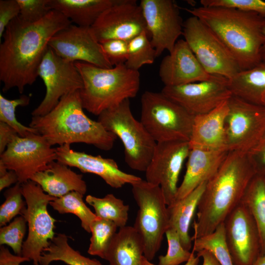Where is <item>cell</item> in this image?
<instances>
[{"mask_svg":"<svg viewBox=\"0 0 265 265\" xmlns=\"http://www.w3.org/2000/svg\"><path fill=\"white\" fill-rule=\"evenodd\" d=\"M144 251L140 235L133 227L125 226L115 235L103 259L109 265H142Z\"/></svg>","mask_w":265,"mask_h":265,"instance_id":"d4e9b609","label":"cell"},{"mask_svg":"<svg viewBox=\"0 0 265 265\" xmlns=\"http://www.w3.org/2000/svg\"><path fill=\"white\" fill-rule=\"evenodd\" d=\"M27 222L23 215L17 216L8 224L0 227V245L10 247L15 255L21 256Z\"/></svg>","mask_w":265,"mask_h":265,"instance_id":"74e56055","label":"cell"},{"mask_svg":"<svg viewBox=\"0 0 265 265\" xmlns=\"http://www.w3.org/2000/svg\"><path fill=\"white\" fill-rule=\"evenodd\" d=\"M20 6L19 16L24 21L34 23L46 16L52 10L49 0H17Z\"/></svg>","mask_w":265,"mask_h":265,"instance_id":"60d3db41","label":"cell"},{"mask_svg":"<svg viewBox=\"0 0 265 265\" xmlns=\"http://www.w3.org/2000/svg\"><path fill=\"white\" fill-rule=\"evenodd\" d=\"M161 92L194 116L212 111L232 95L228 79L217 75L202 81L164 86Z\"/></svg>","mask_w":265,"mask_h":265,"instance_id":"9a60e30c","label":"cell"},{"mask_svg":"<svg viewBox=\"0 0 265 265\" xmlns=\"http://www.w3.org/2000/svg\"><path fill=\"white\" fill-rule=\"evenodd\" d=\"M225 238L234 265H253L261 256L256 223L247 208L237 206L224 222Z\"/></svg>","mask_w":265,"mask_h":265,"instance_id":"e0dca14e","label":"cell"},{"mask_svg":"<svg viewBox=\"0 0 265 265\" xmlns=\"http://www.w3.org/2000/svg\"><path fill=\"white\" fill-rule=\"evenodd\" d=\"M200 3L203 6L232 8L265 17V1L262 0H201Z\"/></svg>","mask_w":265,"mask_h":265,"instance_id":"ab89813d","label":"cell"},{"mask_svg":"<svg viewBox=\"0 0 265 265\" xmlns=\"http://www.w3.org/2000/svg\"><path fill=\"white\" fill-rule=\"evenodd\" d=\"M83 195L79 192L72 191L56 198L50 205L59 213H72L76 215L80 221L81 227L90 233L91 225L98 217L84 203Z\"/></svg>","mask_w":265,"mask_h":265,"instance_id":"1f68e13d","label":"cell"},{"mask_svg":"<svg viewBox=\"0 0 265 265\" xmlns=\"http://www.w3.org/2000/svg\"><path fill=\"white\" fill-rule=\"evenodd\" d=\"M83 82L79 91L83 109L99 115L135 97L139 89V71L128 68L125 63L111 68L99 67L84 62H75Z\"/></svg>","mask_w":265,"mask_h":265,"instance_id":"5b68a950","label":"cell"},{"mask_svg":"<svg viewBox=\"0 0 265 265\" xmlns=\"http://www.w3.org/2000/svg\"><path fill=\"white\" fill-rule=\"evenodd\" d=\"M18 182V178L16 172L13 170H7L4 173L0 175V191Z\"/></svg>","mask_w":265,"mask_h":265,"instance_id":"7dc6e473","label":"cell"},{"mask_svg":"<svg viewBox=\"0 0 265 265\" xmlns=\"http://www.w3.org/2000/svg\"><path fill=\"white\" fill-rule=\"evenodd\" d=\"M263 105L265 106V96L264 97L263 100Z\"/></svg>","mask_w":265,"mask_h":265,"instance_id":"f5cc1de1","label":"cell"},{"mask_svg":"<svg viewBox=\"0 0 265 265\" xmlns=\"http://www.w3.org/2000/svg\"><path fill=\"white\" fill-rule=\"evenodd\" d=\"M264 177H265V176H264Z\"/></svg>","mask_w":265,"mask_h":265,"instance_id":"db71d44e","label":"cell"},{"mask_svg":"<svg viewBox=\"0 0 265 265\" xmlns=\"http://www.w3.org/2000/svg\"><path fill=\"white\" fill-rule=\"evenodd\" d=\"M168 243V249L165 255L159 257L158 265H179L187 262L192 252L186 250L183 246L177 231L169 228L165 233Z\"/></svg>","mask_w":265,"mask_h":265,"instance_id":"f35d334b","label":"cell"},{"mask_svg":"<svg viewBox=\"0 0 265 265\" xmlns=\"http://www.w3.org/2000/svg\"><path fill=\"white\" fill-rule=\"evenodd\" d=\"M139 5L157 57L165 50L170 53L183 34L179 7L173 0H141Z\"/></svg>","mask_w":265,"mask_h":265,"instance_id":"2e32d148","label":"cell"},{"mask_svg":"<svg viewBox=\"0 0 265 265\" xmlns=\"http://www.w3.org/2000/svg\"><path fill=\"white\" fill-rule=\"evenodd\" d=\"M190 150L189 141L157 143L145 172L146 181L160 187L167 206L175 201L179 177Z\"/></svg>","mask_w":265,"mask_h":265,"instance_id":"5bb4252c","label":"cell"},{"mask_svg":"<svg viewBox=\"0 0 265 265\" xmlns=\"http://www.w3.org/2000/svg\"><path fill=\"white\" fill-rule=\"evenodd\" d=\"M228 153L227 150L190 148L186 173L178 187L175 201L184 198L202 183L209 181L217 172Z\"/></svg>","mask_w":265,"mask_h":265,"instance_id":"7402d4cb","label":"cell"},{"mask_svg":"<svg viewBox=\"0 0 265 265\" xmlns=\"http://www.w3.org/2000/svg\"><path fill=\"white\" fill-rule=\"evenodd\" d=\"M106 130L122 141L125 161L132 169L145 172L152 158L157 142L142 123L134 118L130 99L105 110L97 120Z\"/></svg>","mask_w":265,"mask_h":265,"instance_id":"8992f818","label":"cell"},{"mask_svg":"<svg viewBox=\"0 0 265 265\" xmlns=\"http://www.w3.org/2000/svg\"><path fill=\"white\" fill-rule=\"evenodd\" d=\"M20 6L17 0H0V38L9 24L19 16Z\"/></svg>","mask_w":265,"mask_h":265,"instance_id":"7bdbcfd3","label":"cell"},{"mask_svg":"<svg viewBox=\"0 0 265 265\" xmlns=\"http://www.w3.org/2000/svg\"><path fill=\"white\" fill-rule=\"evenodd\" d=\"M228 100L208 113L194 116L189 141L190 148L228 151L225 130Z\"/></svg>","mask_w":265,"mask_h":265,"instance_id":"603a6c76","label":"cell"},{"mask_svg":"<svg viewBox=\"0 0 265 265\" xmlns=\"http://www.w3.org/2000/svg\"><path fill=\"white\" fill-rule=\"evenodd\" d=\"M79 91L63 97L46 114L32 116L29 127L52 146L83 143L104 151L111 150L117 136L85 114Z\"/></svg>","mask_w":265,"mask_h":265,"instance_id":"277c9868","label":"cell"},{"mask_svg":"<svg viewBox=\"0 0 265 265\" xmlns=\"http://www.w3.org/2000/svg\"><path fill=\"white\" fill-rule=\"evenodd\" d=\"M233 95L249 102L263 105L265 96V60L254 67L237 73L228 80Z\"/></svg>","mask_w":265,"mask_h":265,"instance_id":"83f0119b","label":"cell"},{"mask_svg":"<svg viewBox=\"0 0 265 265\" xmlns=\"http://www.w3.org/2000/svg\"><path fill=\"white\" fill-rule=\"evenodd\" d=\"M118 0H49L52 10L61 13L72 23L91 27L102 13Z\"/></svg>","mask_w":265,"mask_h":265,"instance_id":"4316f807","label":"cell"},{"mask_svg":"<svg viewBox=\"0 0 265 265\" xmlns=\"http://www.w3.org/2000/svg\"><path fill=\"white\" fill-rule=\"evenodd\" d=\"M56 153L57 161L70 167H76L83 173L95 174L114 188H121L126 184L132 185L142 180L121 170L113 159L76 151L69 144L58 146Z\"/></svg>","mask_w":265,"mask_h":265,"instance_id":"ffe728a7","label":"cell"},{"mask_svg":"<svg viewBox=\"0 0 265 265\" xmlns=\"http://www.w3.org/2000/svg\"><path fill=\"white\" fill-rule=\"evenodd\" d=\"M22 190L26 205L22 215L27 222L28 234L21 256L31 261L33 265H40L42 253L55 236L56 220L50 214L47 207L56 198L31 180L22 184Z\"/></svg>","mask_w":265,"mask_h":265,"instance_id":"9c48e42d","label":"cell"},{"mask_svg":"<svg viewBox=\"0 0 265 265\" xmlns=\"http://www.w3.org/2000/svg\"><path fill=\"white\" fill-rule=\"evenodd\" d=\"M101 44L106 56L113 67L126 62L128 52V41L111 39Z\"/></svg>","mask_w":265,"mask_h":265,"instance_id":"b9f144b4","label":"cell"},{"mask_svg":"<svg viewBox=\"0 0 265 265\" xmlns=\"http://www.w3.org/2000/svg\"><path fill=\"white\" fill-rule=\"evenodd\" d=\"M197 255L203 259L202 265H220L213 255L206 250L197 252Z\"/></svg>","mask_w":265,"mask_h":265,"instance_id":"c3c4849f","label":"cell"},{"mask_svg":"<svg viewBox=\"0 0 265 265\" xmlns=\"http://www.w3.org/2000/svg\"><path fill=\"white\" fill-rule=\"evenodd\" d=\"M159 78L164 86H173L210 79L185 40L177 41L173 50L161 60Z\"/></svg>","mask_w":265,"mask_h":265,"instance_id":"44dd1931","label":"cell"},{"mask_svg":"<svg viewBox=\"0 0 265 265\" xmlns=\"http://www.w3.org/2000/svg\"><path fill=\"white\" fill-rule=\"evenodd\" d=\"M140 122L157 142L189 141L194 116L161 92L146 91L141 98Z\"/></svg>","mask_w":265,"mask_h":265,"instance_id":"52a82bcc","label":"cell"},{"mask_svg":"<svg viewBox=\"0 0 265 265\" xmlns=\"http://www.w3.org/2000/svg\"><path fill=\"white\" fill-rule=\"evenodd\" d=\"M228 105L225 121L227 150L248 153L265 132V106L233 95Z\"/></svg>","mask_w":265,"mask_h":265,"instance_id":"8fae6325","label":"cell"},{"mask_svg":"<svg viewBox=\"0 0 265 265\" xmlns=\"http://www.w3.org/2000/svg\"><path fill=\"white\" fill-rule=\"evenodd\" d=\"M248 154L257 174L265 176V132L257 144Z\"/></svg>","mask_w":265,"mask_h":265,"instance_id":"ee69618b","label":"cell"},{"mask_svg":"<svg viewBox=\"0 0 265 265\" xmlns=\"http://www.w3.org/2000/svg\"><path fill=\"white\" fill-rule=\"evenodd\" d=\"M29 102L30 97L26 95L16 99L9 100L0 94V122L12 127L21 137H27L38 133L35 129L20 123L16 117V108L19 106H26Z\"/></svg>","mask_w":265,"mask_h":265,"instance_id":"d590c367","label":"cell"},{"mask_svg":"<svg viewBox=\"0 0 265 265\" xmlns=\"http://www.w3.org/2000/svg\"><path fill=\"white\" fill-rule=\"evenodd\" d=\"M85 201L94 208L98 217L112 221L119 228L126 226L129 206L113 194H107L103 198L88 195Z\"/></svg>","mask_w":265,"mask_h":265,"instance_id":"4dcf8cb0","label":"cell"},{"mask_svg":"<svg viewBox=\"0 0 265 265\" xmlns=\"http://www.w3.org/2000/svg\"><path fill=\"white\" fill-rule=\"evenodd\" d=\"M207 182H204L184 198L167 206L169 228L178 233L183 247L189 251L192 239L189 229Z\"/></svg>","mask_w":265,"mask_h":265,"instance_id":"484cf974","label":"cell"},{"mask_svg":"<svg viewBox=\"0 0 265 265\" xmlns=\"http://www.w3.org/2000/svg\"><path fill=\"white\" fill-rule=\"evenodd\" d=\"M200 257L194 254V252L192 251L191 257L189 260L186 262L185 265H198ZM142 265H156L148 261L146 258L143 257L142 259Z\"/></svg>","mask_w":265,"mask_h":265,"instance_id":"681fc988","label":"cell"},{"mask_svg":"<svg viewBox=\"0 0 265 265\" xmlns=\"http://www.w3.org/2000/svg\"><path fill=\"white\" fill-rule=\"evenodd\" d=\"M0 155V161L8 170L16 172L21 184L47 169L57 158L56 148L38 133L16 136Z\"/></svg>","mask_w":265,"mask_h":265,"instance_id":"4fadbf2b","label":"cell"},{"mask_svg":"<svg viewBox=\"0 0 265 265\" xmlns=\"http://www.w3.org/2000/svg\"><path fill=\"white\" fill-rule=\"evenodd\" d=\"M263 33L265 37V22H264V25L263 26ZM261 55L262 60H265V42L261 49Z\"/></svg>","mask_w":265,"mask_h":265,"instance_id":"f907efd6","label":"cell"},{"mask_svg":"<svg viewBox=\"0 0 265 265\" xmlns=\"http://www.w3.org/2000/svg\"><path fill=\"white\" fill-rule=\"evenodd\" d=\"M253 265H265V254L261 255Z\"/></svg>","mask_w":265,"mask_h":265,"instance_id":"816d5d0a","label":"cell"},{"mask_svg":"<svg viewBox=\"0 0 265 265\" xmlns=\"http://www.w3.org/2000/svg\"><path fill=\"white\" fill-rule=\"evenodd\" d=\"M132 186L138 207L133 227L142 238L144 257L151 261L160 249L163 235L169 228L167 206L159 186L142 179Z\"/></svg>","mask_w":265,"mask_h":265,"instance_id":"ba28073f","label":"cell"},{"mask_svg":"<svg viewBox=\"0 0 265 265\" xmlns=\"http://www.w3.org/2000/svg\"><path fill=\"white\" fill-rule=\"evenodd\" d=\"M91 29L100 43L111 39L129 42L143 32L148 33L142 9L135 0H118L102 13Z\"/></svg>","mask_w":265,"mask_h":265,"instance_id":"ac0fdd59","label":"cell"},{"mask_svg":"<svg viewBox=\"0 0 265 265\" xmlns=\"http://www.w3.org/2000/svg\"><path fill=\"white\" fill-rule=\"evenodd\" d=\"M30 180L38 184L45 193L55 198L72 191L84 195L87 191L82 175L57 160L52 162L45 170L35 174Z\"/></svg>","mask_w":265,"mask_h":265,"instance_id":"cb8c5ba5","label":"cell"},{"mask_svg":"<svg viewBox=\"0 0 265 265\" xmlns=\"http://www.w3.org/2000/svg\"><path fill=\"white\" fill-rule=\"evenodd\" d=\"M17 135H19L14 129L0 122V155L4 152L8 144Z\"/></svg>","mask_w":265,"mask_h":265,"instance_id":"f6af8a7d","label":"cell"},{"mask_svg":"<svg viewBox=\"0 0 265 265\" xmlns=\"http://www.w3.org/2000/svg\"><path fill=\"white\" fill-rule=\"evenodd\" d=\"M248 210L257 225L261 245V255L265 254V178L256 174L249 183L241 201Z\"/></svg>","mask_w":265,"mask_h":265,"instance_id":"f1b7e54d","label":"cell"},{"mask_svg":"<svg viewBox=\"0 0 265 265\" xmlns=\"http://www.w3.org/2000/svg\"><path fill=\"white\" fill-rule=\"evenodd\" d=\"M38 75L44 83L46 94L41 103L32 111V116L46 114L63 97L83 87L81 77L75 63L61 58L49 47L40 64Z\"/></svg>","mask_w":265,"mask_h":265,"instance_id":"7c38bea8","label":"cell"},{"mask_svg":"<svg viewBox=\"0 0 265 265\" xmlns=\"http://www.w3.org/2000/svg\"><path fill=\"white\" fill-rule=\"evenodd\" d=\"M72 24L61 13L52 10L43 18L29 23L19 16L7 26L0 45V80L2 90L12 88L23 93L38 77L40 64L51 38Z\"/></svg>","mask_w":265,"mask_h":265,"instance_id":"6da1fadb","label":"cell"},{"mask_svg":"<svg viewBox=\"0 0 265 265\" xmlns=\"http://www.w3.org/2000/svg\"><path fill=\"white\" fill-rule=\"evenodd\" d=\"M257 174L248 153L230 151L216 174L207 182L198 203L192 240L213 232L241 202Z\"/></svg>","mask_w":265,"mask_h":265,"instance_id":"7a4b0ae2","label":"cell"},{"mask_svg":"<svg viewBox=\"0 0 265 265\" xmlns=\"http://www.w3.org/2000/svg\"><path fill=\"white\" fill-rule=\"evenodd\" d=\"M183 35L200 64L210 75L230 80L241 71L224 45L196 17H190L184 22Z\"/></svg>","mask_w":265,"mask_h":265,"instance_id":"30bf717a","label":"cell"},{"mask_svg":"<svg viewBox=\"0 0 265 265\" xmlns=\"http://www.w3.org/2000/svg\"><path fill=\"white\" fill-rule=\"evenodd\" d=\"M49 47L61 58L72 62H84L104 68L113 66L106 56L91 27L70 25L56 32Z\"/></svg>","mask_w":265,"mask_h":265,"instance_id":"d6986e66","label":"cell"},{"mask_svg":"<svg viewBox=\"0 0 265 265\" xmlns=\"http://www.w3.org/2000/svg\"><path fill=\"white\" fill-rule=\"evenodd\" d=\"M30 261L22 256L13 254L4 245L0 247V265H20L25 262Z\"/></svg>","mask_w":265,"mask_h":265,"instance_id":"bcb514c9","label":"cell"},{"mask_svg":"<svg viewBox=\"0 0 265 265\" xmlns=\"http://www.w3.org/2000/svg\"><path fill=\"white\" fill-rule=\"evenodd\" d=\"M4 202L0 207V226L7 225L12 219L22 215L26 207L22 193V184L18 182L7 189L4 193Z\"/></svg>","mask_w":265,"mask_h":265,"instance_id":"8d00e7d4","label":"cell"},{"mask_svg":"<svg viewBox=\"0 0 265 265\" xmlns=\"http://www.w3.org/2000/svg\"><path fill=\"white\" fill-rule=\"evenodd\" d=\"M156 57L149 36L144 31L128 42V57L125 64L128 68L138 71L143 65L153 64Z\"/></svg>","mask_w":265,"mask_h":265,"instance_id":"836d02e7","label":"cell"},{"mask_svg":"<svg viewBox=\"0 0 265 265\" xmlns=\"http://www.w3.org/2000/svg\"><path fill=\"white\" fill-rule=\"evenodd\" d=\"M198 18L221 42L236 60L241 71L262 61L265 42V17L235 8L200 6L185 8Z\"/></svg>","mask_w":265,"mask_h":265,"instance_id":"3957f363","label":"cell"},{"mask_svg":"<svg viewBox=\"0 0 265 265\" xmlns=\"http://www.w3.org/2000/svg\"><path fill=\"white\" fill-rule=\"evenodd\" d=\"M193 240V252L206 250L213 255L220 265H234L226 241L224 223L212 233Z\"/></svg>","mask_w":265,"mask_h":265,"instance_id":"d6a6232c","label":"cell"},{"mask_svg":"<svg viewBox=\"0 0 265 265\" xmlns=\"http://www.w3.org/2000/svg\"><path fill=\"white\" fill-rule=\"evenodd\" d=\"M118 227L112 221L98 217L91 224V237L87 253L104 259Z\"/></svg>","mask_w":265,"mask_h":265,"instance_id":"e575fe53","label":"cell"},{"mask_svg":"<svg viewBox=\"0 0 265 265\" xmlns=\"http://www.w3.org/2000/svg\"><path fill=\"white\" fill-rule=\"evenodd\" d=\"M54 261H61L68 265H103L95 259L83 256L68 243V237L57 234L44 249L40 259V265H50Z\"/></svg>","mask_w":265,"mask_h":265,"instance_id":"f546056e","label":"cell"}]
</instances>
